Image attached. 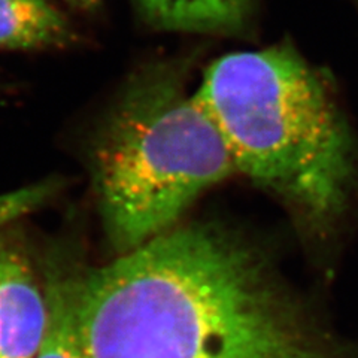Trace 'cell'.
<instances>
[{
  "instance_id": "1",
  "label": "cell",
  "mask_w": 358,
  "mask_h": 358,
  "mask_svg": "<svg viewBox=\"0 0 358 358\" xmlns=\"http://www.w3.org/2000/svg\"><path fill=\"white\" fill-rule=\"evenodd\" d=\"M85 358H345L251 246L172 229L81 272Z\"/></svg>"
},
{
  "instance_id": "8",
  "label": "cell",
  "mask_w": 358,
  "mask_h": 358,
  "mask_svg": "<svg viewBox=\"0 0 358 358\" xmlns=\"http://www.w3.org/2000/svg\"><path fill=\"white\" fill-rule=\"evenodd\" d=\"M60 187L59 179H43L0 194V229L43 208L60 192Z\"/></svg>"
},
{
  "instance_id": "9",
  "label": "cell",
  "mask_w": 358,
  "mask_h": 358,
  "mask_svg": "<svg viewBox=\"0 0 358 358\" xmlns=\"http://www.w3.org/2000/svg\"><path fill=\"white\" fill-rule=\"evenodd\" d=\"M69 2H73V3H78V5L87 6V5H93V3H96L97 0H69Z\"/></svg>"
},
{
  "instance_id": "6",
  "label": "cell",
  "mask_w": 358,
  "mask_h": 358,
  "mask_svg": "<svg viewBox=\"0 0 358 358\" xmlns=\"http://www.w3.org/2000/svg\"><path fill=\"white\" fill-rule=\"evenodd\" d=\"M80 273L59 260L45 264L43 275L50 317L35 358H85L76 322V289Z\"/></svg>"
},
{
  "instance_id": "7",
  "label": "cell",
  "mask_w": 358,
  "mask_h": 358,
  "mask_svg": "<svg viewBox=\"0 0 358 358\" xmlns=\"http://www.w3.org/2000/svg\"><path fill=\"white\" fill-rule=\"evenodd\" d=\"M251 0H139L157 26L181 31H215L238 26Z\"/></svg>"
},
{
  "instance_id": "3",
  "label": "cell",
  "mask_w": 358,
  "mask_h": 358,
  "mask_svg": "<svg viewBox=\"0 0 358 358\" xmlns=\"http://www.w3.org/2000/svg\"><path fill=\"white\" fill-rule=\"evenodd\" d=\"M90 171L108 241L121 255L172 230L236 167L197 97L167 72H151L109 110L92 143Z\"/></svg>"
},
{
  "instance_id": "4",
  "label": "cell",
  "mask_w": 358,
  "mask_h": 358,
  "mask_svg": "<svg viewBox=\"0 0 358 358\" xmlns=\"http://www.w3.org/2000/svg\"><path fill=\"white\" fill-rule=\"evenodd\" d=\"M10 227L0 229V358H35L48 326L47 284Z\"/></svg>"
},
{
  "instance_id": "5",
  "label": "cell",
  "mask_w": 358,
  "mask_h": 358,
  "mask_svg": "<svg viewBox=\"0 0 358 358\" xmlns=\"http://www.w3.org/2000/svg\"><path fill=\"white\" fill-rule=\"evenodd\" d=\"M75 31L50 0H0V50L69 47Z\"/></svg>"
},
{
  "instance_id": "2",
  "label": "cell",
  "mask_w": 358,
  "mask_h": 358,
  "mask_svg": "<svg viewBox=\"0 0 358 358\" xmlns=\"http://www.w3.org/2000/svg\"><path fill=\"white\" fill-rule=\"evenodd\" d=\"M194 96L236 172L271 189L310 227L342 214L357 173L352 141L327 87L294 51L224 55Z\"/></svg>"
}]
</instances>
